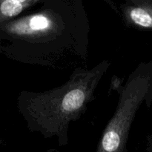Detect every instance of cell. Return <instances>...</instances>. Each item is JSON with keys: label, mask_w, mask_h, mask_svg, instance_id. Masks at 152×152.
Returning <instances> with one entry per match:
<instances>
[{"label": "cell", "mask_w": 152, "mask_h": 152, "mask_svg": "<svg viewBox=\"0 0 152 152\" xmlns=\"http://www.w3.org/2000/svg\"><path fill=\"white\" fill-rule=\"evenodd\" d=\"M148 140V143H147L146 152H152V134L147 137Z\"/></svg>", "instance_id": "7"}, {"label": "cell", "mask_w": 152, "mask_h": 152, "mask_svg": "<svg viewBox=\"0 0 152 152\" xmlns=\"http://www.w3.org/2000/svg\"><path fill=\"white\" fill-rule=\"evenodd\" d=\"M152 100V61L141 63L120 92L116 111L101 136L96 152H126L132 123L144 102Z\"/></svg>", "instance_id": "3"}, {"label": "cell", "mask_w": 152, "mask_h": 152, "mask_svg": "<svg viewBox=\"0 0 152 152\" xmlns=\"http://www.w3.org/2000/svg\"><path fill=\"white\" fill-rule=\"evenodd\" d=\"M39 11L0 25V31L10 38V45L3 52L22 62H37L46 59L56 51L72 50L80 56L83 50L76 47L77 43L86 44L88 18L82 11L81 1L70 0H44Z\"/></svg>", "instance_id": "1"}, {"label": "cell", "mask_w": 152, "mask_h": 152, "mask_svg": "<svg viewBox=\"0 0 152 152\" xmlns=\"http://www.w3.org/2000/svg\"><path fill=\"white\" fill-rule=\"evenodd\" d=\"M42 2V0H0V25L16 19L22 12Z\"/></svg>", "instance_id": "5"}, {"label": "cell", "mask_w": 152, "mask_h": 152, "mask_svg": "<svg viewBox=\"0 0 152 152\" xmlns=\"http://www.w3.org/2000/svg\"><path fill=\"white\" fill-rule=\"evenodd\" d=\"M110 65L104 59L91 69L76 68L59 87L42 92L21 91L17 109L28 130L47 139L56 137L60 145L67 144L70 124L86 113Z\"/></svg>", "instance_id": "2"}, {"label": "cell", "mask_w": 152, "mask_h": 152, "mask_svg": "<svg viewBox=\"0 0 152 152\" xmlns=\"http://www.w3.org/2000/svg\"><path fill=\"white\" fill-rule=\"evenodd\" d=\"M3 39L9 40V41H10V38H9L6 34H4V33L1 32V31H0V52H3V49H4V47H3L1 44V41H2Z\"/></svg>", "instance_id": "6"}, {"label": "cell", "mask_w": 152, "mask_h": 152, "mask_svg": "<svg viewBox=\"0 0 152 152\" xmlns=\"http://www.w3.org/2000/svg\"><path fill=\"white\" fill-rule=\"evenodd\" d=\"M2 142H3V140H2V139H1V137H0V145H1V144H2Z\"/></svg>", "instance_id": "8"}, {"label": "cell", "mask_w": 152, "mask_h": 152, "mask_svg": "<svg viewBox=\"0 0 152 152\" xmlns=\"http://www.w3.org/2000/svg\"><path fill=\"white\" fill-rule=\"evenodd\" d=\"M123 21L139 30H152V0H126L120 5Z\"/></svg>", "instance_id": "4"}]
</instances>
